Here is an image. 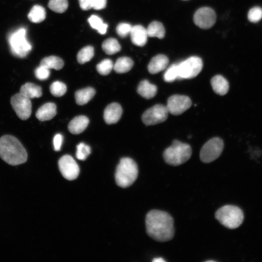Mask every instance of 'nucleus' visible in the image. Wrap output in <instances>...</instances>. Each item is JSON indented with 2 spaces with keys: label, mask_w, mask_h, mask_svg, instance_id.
I'll return each instance as SVG.
<instances>
[{
  "label": "nucleus",
  "mask_w": 262,
  "mask_h": 262,
  "mask_svg": "<svg viewBox=\"0 0 262 262\" xmlns=\"http://www.w3.org/2000/svg\"><path fill=\"white\" fill-rule=\"evenodd\" d=\"M59 170L66 179L72 180L76 179L80 172V168L75 160L69 155L62 156L59 160Z\"/></svg>",
  "instance_id": "nucleus-12"
},
{
  "label": "nucleus",
  "mask_w": 262,
  "mask_h": 262,
  "mask_svg": "<svg viewBox=\"0 0 262 262\" xmlns=\"http://www.w3.org/2000/svg\"><path fill=\"white\" fill-rule=\"evenodd\" d=\"M211 84L213 91L221 96L226 95L229 89V82L220 75H216L211 79Z\"/></svg>",
  "instance_id": "nucleus-19"
},
{
  "label": "nucleus",
  "mask_w": 262,
  "mask_h": 262,
  "mask_svg": "<svg viewBox=\"0 0 262 262\" xmlns=\"http://www.w3.org/2000/svg\"><path fill=\"white\" fill-rule=\"evenodd\" d=\"M191 154L192 148L189 145L175 140L172 145L164 150L163 157L167 164L178 166L188 161Z\"/></svg>",
  "instance_id": "nucleus-4"
},
{
  "label": "nucleus",
  "mask_w": 262,
  "mask_h": 262,
  "mask_svg": "<svg viewBox=\"0 0 262 262\" xmlns=\"http://www.w3.org/2000/svg\"><path fill=\"white\" fill-rule=\"evenodd\" d=\"M63 141V136L60 133L56 134L53 138V147L54 150L59 151Z\"/></svg>",
  "instance_id": "nucleus-38"
},
{
  "label": "nucleus",
  "mask_w": 262,
  "mask_h": 262,
  "mask_svg": "<svg viewBox=\"0 0 262 262\" xmlns=\"http://www.w3.org/2000/svg\"><path fill=\"white\" fill-rule=\"evenodd\" d=\"M57 113L56 106L52 102L46 103L42 105L36 113V117L41 121L51 119Z\"/></svg>",
  "instance_id": "nucleus-17"
},
{
  "label": "nucleus",
  "mask_w": 262,
  "mask_h": 262,
  "mask_svg": "<svg viewBox=\"0 0 262 262\" xmlns=\"http://www.w3.org/2000/svg\"><path fill=\"white\" fill-rule=\"evenodd\" d=\"M137 90L138 93L143 98L150 99L156 95L157 87L147 80H144L139 83Z\"/></svg>",
  "instance_id": "nucleus-20"
},
{
  "label": "nucleus",
  "mask_w": 262,
  "mask_h": 262,
  "mask_svg": "<svg viewBox=\"0 0 262 262\" xmlns=\"http://www.w3.org/2000/svg\"><path fill=\"white\" fill-rule=\"evenodd\" d=\"M133 64L132 59L129 57H120L114 65V69L118 73H126L132 68Z\"/></svg>",
  "instance_id": "nucleus-23"
},
{
  "label": "nucleus",
  "mask_w": 262,
  "mask_h": 262,
  "mask_svg": "<svg viewBox=\"0 0 262 262\" xmlns=\"http://www.w3.org/2000/svg\"><path fill=\"white\" fill-rule=\"evenodd\" d=\"M46 12L42 6L35 5L33 7L28 15L29 19L33 23H40L46 18Z\"/></svg>",
  "instance_id": "nucleus-26"
},
{
  "label": "nucleus",
  "mask_w": 262,
  "mask_h": 262,
  "mask_svg": "<svg viewBox=\"0 0 262 262\" xmlns=\"http://www.w3.org/2000/svg\"><path fill=\"white\" fill-rule=\"evenodd\" d=\"M94 0H79L80 7L83 10H88L92 8Z\"/></svg>",
  "instance_id": "nucleus-39"
},
{
  "label": "nucleus",
  "mask_w": 262,
  "mask_h": 262,
  "mask_svg": "<svg viewBox=\"0 0 262 262\" xmlns=\"http://www.w3.org/2000/svg\"><path fill=\"white\" fill-rule=\"evenodd\" d=\"M68 6L67 0H49L48 7L53 11L62 13L65 12Z\"/></svg>",
  "instance_id": "nucleus-30"
},
{
  "label": "nucleus",
  "mask_w": 262,
  "mask_h": 262,
  "mask_svg": "<svg viewBox=\"0 0 262 262\" xmlns=\"http://www.w3.org/2000/svg\"><path fill=\"white\" fill-rule=\"evenodd\" d=\"M26 29L20 28L9 34L8 41L12 53L19 58L26 57L32 50V45L26 38Z\"/></svg>",
  "instance_id": "nucleus-6"
},
{
  "label": "nucleus",
  "mask_w": 262,
  "mask_h": 262,
  "mask_svg": "<svg viewBox=\"0 0 262 262\" xmlns=\"http://www.w3.org/2000/svg\"><path fill=\"white\" fill-rule=\"evenodd\" d=\"M130 34L131 42L134 45L142 47L146 44L148 37L147 29L142 25L132 26Z\"/></svg>",
  "instance_id": "nucleus-15"
},
{
  "label": "nucleus",
  "mask_w": 262,
  "mask_h": 262,
  "mask_svg": "<svg viewBox=\"0 0 262 262\" xmlns=\"http://www.w3.org/2000/svg\"><path fill=\"white\" fill-rule=\"evenodd\" d=\"M153 262H165V261L162 258H155L152 260Z\"/></svg>",
  "instance_id": "nucleus-41"
},
{
  "label": "nucleus",
  "mask_w": 262,
  "mask_h": 262,
  "mask_svg": "<svg viewBox=\"0 0 262 262\" xmlns=\"http://www.w3.org/2000/svg\"><path fill=\"white\" fill-rule=\"evenodd\" d=\"M191 105V100L188 96L174 95L168 98L166 108L169 113L178 115L182 114Z\"/></svg>",
  "instance_id": "nucleus-11"
},
{
  "label": "nucleus",
  "mask_w": 262,
  "mask_h": 262,
  "mask_svg": "<svg viewBox=\"0 0 262 262\" xmlns=\"http://www.w3.org/2000/svg\"><path fill=\"white\" fill-rule=\"evenodd\" d=\"M49 89L51 94L57 97L63 96L66 92V86L60 81H55L52 83Z\"/></svg>",
  "instance_id": "nucleus-32"
},
{
  "label": "nucleus",
  "mask_w": 262,
  "mask_h": 262,
  "mask_svg": "<svg viewBox=\"0 0 262 262\" xmlns=\"http://www.w3.org/2000/svg\"><path fill=\"white\" fill-rule=\"evenodd\" d=\"M19 93L30 99L39 98L42 95L41 87L31 82H27L22 85Z\"/></svg>",
  "instance_id": "nucleus-21"
},
{
  "label": "nucleus",
  "mask_w": 262,
  "mask_h": 262,
  "mask_svg": "<svg viewBox=\"0 0 262 262\" xmlns=\"http://www.w3.org/2000/svg\"><path fill=\"white\" fill-rule=\"evenodd\" d=\"M88 21L91 27L96 29L101 34L106 33L108 28V25L104 23L102 19L97 15L91 16Z\"/></svg>",
  "instance_id": "nucleus-28"
},
{
  "label": "nucleus",
  "mask_w": 262,
  "mask_h": 262,
  "mask_svg": "<svg viewBox=\"0 0 262 262\" xmlns=\"http://www.w3.org/2000/svg\"><path fill=\"white\" fill-rule=\"evenodd\" d=\"M169 63L168 57L164 54H158L153 57L148 64L149 72L154 74L158 73L166 68Z\"/></svg>",
  "instance_id": "nucleus-16"
},
{
  "label": "nucleus",
  "mask_w": 262,
  "mask_h": 262,
  "mask_svg": "<svg viewBox=\"0 0 262 262\" xmlns=\"http://www.w3.org/2000/svg\"><path fill=\"white\" fill-rule=\"evenodd\" d=\"M0 157L7 164L16 165L27 161V153L16 138L5 135L0 138Z\"/></svg>",
  "instance_id": "nucleus-2"
},
{
  "label": "nucleus",
  "mask_w": 262,
  "mask_h": 262,
  "mask_svg": "<svg viewBox=\"0 0 262 262\" xmlns=\"http://www.w3.org/2000/svg\"><path fill=\"white\" fill-rule=\"evenodd\" d=\"M164 79L166 82H172L179 79L178 64H173L165 71L164 75Z\"/></svg>",
  "instance_id": "nucleus-33"
},
{
  "label": "nucleus",
  "mask_w": 262,
  "mask_h": 262,
  "mask_svg": "<svg viewBox=\"0 0 262 262\" xmlns=\"http://www.w3.org/2000/svg\"><path fill=\"white\" fill-rule=\"evenodd\" d=\"M215 217L225 227L234 229L242 224L244 216L243 211L238 207L227 205L217 210Z\"/></svg>",
  "instance_id": "nucleus-5"
},
{
  "label": "nucleus",
  "mask_w": 262,
  "mask_h": 262,
  "mask_svg": "<svg viewBox=\"0 0 262 262\" xmlns=\"http://www.w3.org/2000/svg\"><path fill=\"white\" fill-rule=\"evenodd\" d=\"M224 148V142L219 137H214L204 144L200 151V159L204 163H209L218 158Z\"/></svg>",
  "instance_id": "nucleus-7"
},
{
  "label": "nucleus",
  "mask_w": 262,
  "mask_h": 262,
  "mask_svg": "<svg viewBox=\"0 0 262 262\" xmlns=\"http://www.w3.org/2000/svg\"><path fill=\"white\" fill-rule=\"evenodd\" d=\"M132 26L127 23H120L116 28V31L119 36L125 37L130 33Z\"/></svg>",
  "instance_id": "nucleus-36"
},
{
  "label": "nucleus",
  "mask_w": 262,
  "mask_h": 262,
  "mask_svg": "<svg viewBox=\"0 0 262 262\" xmlns=\"http://www.w3.org/2000/svg\"><path fill=\"white\" fill-rule=\"evenodd\" d=\"M95 90L91 87L77 91L75 93V98L77 104L83 105L89 102L94 96Z\"/></svg>",
  "instance_id": "nucleus-22"
},
{
  "label": "nucleus",
  "mask_w": 262,
  "mask_h": 262,
  "mask_svg": "<svg viewBox=\"0 0 262 262\" xmlns=\"http://www.w3.org/2000/svg\"><path fill=\"white\" fill-rule=\"evenodd\" d=\"M113 68V62L109 59H104L97 65L98 72L103 76L109 74Z\"/></svg>",
  "instance_id": "nucleus-31"
},
{
  "label": "nucleus",
  "mask_w": 262,
  "mask_h": 262,
  "mask_svg": "<svg viewBox=\"0 0 262 262\" xmlns=\"http://www.w3.org/2000/svg\"><path fill=\"white\" fill-rule=\"evenodd\" d=\"M107 0H94L92 8L95 10H101L105 8Z\"/></svg>",
  "instance_id": "nucleus-40"
},
{
  "label": "nucleus",
  "mask_w": 262,
  "mask_h": 262,
  "mask_svg": "<svg viewBox=\"0 0 262 262\" xmlns=\"http://www.w3.org/2000/svg\"><path fill=\"white\" fill-rule=\"evenodd\" d=\"M94 49L92 46H87L82 49L78 53V62L83 64L89 61L94 56Z\"/></svg>",
  "instance_id": "nucleus-29"
},
{
  "label": "nucleus",
  "mask_w": 262,
  "mask_h": 262,
  "mask_svg": "<svg viewBox=\"0 0 262 262\" xmlns=\"http://www.w3.org/2000/svg\"><path fill=\"white\" fill-rule=\"evenodd\" d=\"M40 66H45L49 69L53 68L59 70L64 66V62L59 57L50 56L44 58L40 62Z\"/></svg>",
  "instance_id": "nucleus-24"
},
{
  "label": "nucleus",
  "mask_w": 262,
  "mask_h": 262,
  "mask_svg": "<svg viewBox=\"0 0 262 262\" xmlns=\"http://www.w3.org/2000/svg\"><path fill=\"white\" fill-rule=\"evenodd\" d=\"M90 153V147L84 143H80L77 146L76 156L79 160H85Z\"/></svg>",
  "instance_id": "nucleus-34"
},
{
  "label": "nucleus",
  "mask_w": 262,
  "mask_h": 262,
  "mask_svg": "<svg viewBox=\"0 0 262 262\" xmlns=\"http://www.w3.org/2000/svg\"><path fill=\"white\" fill-rule=\"evenodd\" d=\"M10 102L19 118L26 120L30 116L32 113L31 99L19 93L12 97Z\"/></svg>",
  "instance_id": "nucleus-10"
},
{
  "label": "nucleus",
  "mask_w": 262,
  "mask_h": 262,
  "mask_svg": "<svg viewBox=\"0 0 262 262\" xmlns=\"http://www.w3.org/2000/svg\"><path fill=\"white\" fill-rule=\"evenodd\" d=\"M122 114V109L117 103L114 102L109 104L105 109L103 117L108 124L116 123L120 118Z\"/></svg>",
  "instance_id": "nucleus-14"
},
{
  "label": "nucleus",
  "mask_w": 262,
  "mask_h": 262,
  "mask_svg": "<svg viewBox=\"0 0 262 262\" xmlns=\"http://www.w3.org/2000/svg\"><path fill=\"white\" fill-rule=\"evenodd\" d=\"M89 122V119L86 116H77L69 122L68 126V130L72 134H80L86 128Z\"/></svg>",
  "instance_id": "nucleus-18"
},
{
  "label": "nucleus",
  "mask_w": 262,
  "mask_h": 262,
  "mask_svg": "<svg viewBox=\"0 0 262 262\" xmlns=\"http://www.w3.org/2000/svg\"><path fill=\"white\" fill-rule=\"evenodd\" d=\"M247 17L251 22H258L262 18V8L259 6L251 8L248 11Z\"/></svg>",
  "instance_id": "nucleus-35"
},
{
  "label": "nucleus",
  "mask_w": 262,
  "mask_h": 262,
  "mask_svg": "<svg viewBox=\"0 0 262 262\" xmlns=\"http://www.w3.org/2000/svg\"><path fill=\"white\" fill-rule=\"evenodd\" d=\"M147 32L148 36L156 37L160 39L164 38L165 34V29L163 25L157 21H154L149 24Z\"/></svg>",
  "instance_id": "nucleus-25"
},
{
  "label": "nucleus",
  "mask_w": 262,
  "mask_h": 262,
  "mask_svg": "<svg viewBox=\"0 0 262 262\" xmlns=\"http://www.w3.org/2000/svg\"><path fill=\"white\" fill-rule=\"evenodd\" d=\"M138 174V166L136 163L130 158H123L116 169V183L122 188L129 187L136 180Z\"/></svg>",
  "instance_id": "nucleus-3"
},
{
  "label": "nucleus",
  "mask_w": 262,
  "mask_h": 262,
  "mask_svg": "<svg viewBox=\"0 0 262 262\" xmlns=\"http://www.w3.org/2000/svg\"><path fill=\"white\" fill-rule=\"evenodd\" d=\"M146 226L148 236L157 241H168L174 236L173 218L164 211H150L146 215Z\"/></svg>",
  "instance_id": "nucleus-1"
},
{
  "label": "nucleus",
  "mask_w": 262,
  "mask_h": 262,
  "mask_svg": "<svg viewBox=\"0 0 262 262\" xmlns=\"http://www.w3.org/2000/svg\"><path fill=\"white\" fill-rule=\"evenodd\" d=\"M178 67L179 79H192L201 71L203 62L200 58L192 56L178 64Z\"/></svg>",
  "instance_id": "nucleus-8"
},
{
  "label": "nucleus",
  "mask_w": 262,
  "mask_h": 262,
  "mask_svg": "<svg viewBox=\"0 0 262 262\" xmlns=\"http://www.w3.org/2000/svg\"><path fill=\"white\" fill-rule=\"evenodd\" d=\"M166 106L158 104L147 110L143 114L142 120L146 125H153L165 121L168 117Z\"/></svg>",
  "instance_id": "nucleus-9"
},
{
  "label": "nucleus",
  "mask_w": 262,
  "mask_h": 262,
  "mask_svg": "<svg viewBox=\"0 0 262 262\" xmlns=\"http://www.w3.org/2000/svg\"><path fill=\"white\" fill-rule=\"evenodd\" d=\"M102 49L106 54L112 55L119 51L121 46L116 39L109 38L102 43Z\"/></svg>",
  "instance_id": "nucleus-27"
},
{
  "label": "nucleus",
  "mask_w": 262,
  "mask_h": 262,
  "mask_svg": "<svg viewBox=\"0 0 262 262\" xmlns=\"http://www.w3.org/2000/svg\"><path fill=\"white\" fill-rule=\"evenodd\" d=\"M34 73L36 77L40 80H46L50 75L49 69L42 66L37 67Z\"/></svg>",
  "instance_id": "nucleus-37"
},
{
  "label": "nucleus",
  "mask_w": 262,
  "mask_h": 262,
  "mask_svg": "<svg viewBox=\"0 0 262 262\" xmlns=\"http://www.w3.org/2000/svg\"><path fill=\"white\" fill-rule=\"evenodd\" d=\"M216 16L214 11L208 7L198 9L194 16L195 24L201 29L211 28L215 23Z\"/></svg>",
  "instance_id": "nucleus-13"
}]
</instances>
